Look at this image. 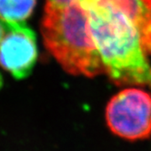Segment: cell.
<instances>
[{
    "instance_id": "obj_1",
    "label": "cell",
    "mask_w": 151,
    "mask_h": 151,
    "mask_svg": "<svg viewBox=\"0 0 151 151\" xmlns=\"http://www.w3.org/2000/svg\"><path fill=\"white\" fill-rule=\"evenodd\" d=\"M105 74L117 86L151 87V66L138 31L127 15L96 0H82Z\"/></svg>"
},
{
    "instance_id": "obj_2",
    "label": "cell",
    "mask_w": 151,
    "mask_h": 151,
    "mask_svg": "<svg viewBox=\"0 0 151 151\" xmlns=\"http://www.w3.org/2000/svg\"><path fill=\"white\" fill-rule=\"evenodd\" d=\"M40 29L47 49L65 71L88 78L105 74L88 12L79 1L68 5L47 2Z\"/></svg>"
},
{
    "instance_id": "obj_3",
    "label": "cell",
    "mask_w": 151,
    "mask_h": 151,
    "mask_svg": "<svg viewBox=\"0 0 151 151\" xmlns=\"http://www.w3.org/2000/svg\"><path fill=\"white\" fill-rule=\"evenodd\" d=\"M106 126L118 137L129 141L151 137V94L127 88L114 95L105 111Z\"/></svg>"
},
{
    "instance_id": "obj_4",
    "label": "cell",
    "mask_w": 151,
    "mask_h": 151,
    "mask_svg": "<svg viewBox=\"0 0 151 151\" xmlns=\"http://www.w3.org/2000/svg\"><path fill=\"white\" fill-rule=\"evenodd\" d=\"M4 37L0 42V67L16 79L31 75L37 61L35 32L23 21H0Z\"/></svg>"
},
{
    "instance_id": "obj_5",
    "label": "cell",
    "mask_w": 151,
    "mask_h": 151,
    "mask_svg": "<svg viewBox=\"0 0 151 151\" xmlns=\"http://www.w3.org/2000/svg\"><path fill=\"white\" fill-rule=\"evenodd\" d=\"M127 15L137 27L147 55H151V0H96Z\"/></svg>"
},
{
    "instance_id": "obj_6",
    "label": "cell",
    "mask_w": 151,
    "mask_h": 151,
    "mask_svg": "<svg viewBox=\"0 0 151 151\" xmlns=\"http://www.w3.org/2000/svg\"><path fill=\"white\" fill-rule=\"evenodd\" d=\"M37 0H0V19L24 21L33 13Z\"/></svg>"
},
{
    "instance_id": "obj_7",
    "label": "cell",
    "mask_w": 151,
    "mask_h": 151,
    "mask_svg": "<svg viewBox=\"0 0 151 151\" xmlns=\"http://www.w3.org/2000/svg\"><path fill=\"white\" fill-rule=\"evenodd\" d=\"M75 1H81V0H47V2L56 4V5H68Z\"/></svg>"
},
{
    "instance_id": "obj_8",
    "label": "cell",
    "mask_w": 151,
    "mask_h": 151,
    "mask_svg": "<svg viewBox=\"0 0 151 151\" xmlns=\"http://www.w3.org/2000/svg\"><path fill=\"white\" fill-rule=\"evenodd\" d=\"M4 33H5V31H4V27L1 24V22H0V42H1L3 37H4Z\"/></svg>"
},
{
    "instance_id": "obj_9",
    "label": "cell",
    "mask_w": 151,
    "mask_h": 151,
    "mask_svg": "<svg viewBox=\"0 0 151 151\" xmlns=\"http://www.w3.org/2000/svg\"><path fill=\"white\" fill-rule=\"evenodd\" d=\"M2 85H3V78H2L1 74H0V88H2Z\"/></svg>"
}]
</instances>
